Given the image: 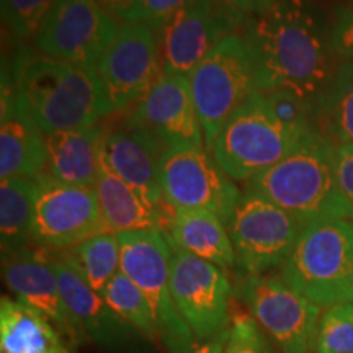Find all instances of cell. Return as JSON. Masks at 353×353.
I'll return each mask as SVG.
<instances>
[{
	"label": "cell",
	"mask_w": 353,
	"mask_h": 353,
	"mask_svg": "<svg viewBox=\"0 0 353 353\" xmlns=\"http://www.w3.org/2000/svg\"><path fill=\"white\" fill-rule=\"evenodd\" d=\"M242 33L257 61L259 92L290 90L316 108L341 64L322 8L312 0H280L249 17Z\"/></svg>",
	"instance_id": "obj_1"
},
{
	"label": "cell",
	"mask_w": 353,
	"mask_h": 353,
	"mask_svg": "<svg viewBox=\"0 0 353 353\" xmlns=\"http://www.w3.org/2000/svg\"><path fill=\"white\" fill-rule=\"evenodd\" d=\"M15 103L44 132L97 126L113 113L95 69L23 51L3 70Z\"/></svg>",
	"instance_id": "obj_2"
},
{
	"label": "cell",
	"mask_w": 353,
	"mask_h": 353,
	"mask_svg": "<svg viewBox=\"0 0 353 353\" xmlns=\"http://www.w3.org/2000/svg\"><path fill=\"white\" fill-rule=\"evenodd\" d=\"M303 226L327 218H348L335 179V143L319 131L311 132L272 169L245 185Z\"/></svg>",
	"instance_id": "obj_3"
},
{
	"label": "cell",
	"mask_w": 353,
	"mask_h": 353,
	"mask_svg": "<svg viewBox=\"0 0 353 353\" xmlns=\"http://www.w3.org/2000/svg\"><path fill=\"white\" fill-rule=\"evenodd\" d=\"M281 276L321 307L347 303L353 294V219L309 223L299 234Z\"/></svg>",
	"instance_id": "obj_4"
},
{
	"label": "cell",
	"mask_w": 353,
	"mask_h": 353,
	"mask_svg": "<svg viewBox=\"0 0 353 353\" xmlns=\"http://www.w3.org/2000/svg\"><path fill=\"white\" fill-rule=\"evenodd\" d=\"M307 134L283 125L262 92H255L221 128L210 152L232 180L249 182L288 156Z\"/></svg>",
	"instance_id": "obj_5"
},
{
	"label": "cell",
	"mask_w": 353,
	"mask_h": 353,
	"mask_svg": "<svg viewBox=\"0 0 353 353\" xmlns=\"http://www.w3.org/2000/svg\"><path fill=\"white\" fill-rule=\"evenodd\" d=\"M206 148L237 108L259 92L257 61L241 32L229 34L188 76Z\"/></svg>",
	"instance_id": "obj_6"
},
{
	"label": "cell",
	"mask_w": 353,
	"mask_h": 353,
	"mask_svg": "<svg viewBox=\"0 0 353 353\" xmlns=\"http://www.w3.org/2000/svg\"><path fill=\"white\" fill-rule=\"evenodd\" d=\"M117 236L120 242V270L148 299L162 347L167 353H193L196 337L172 299V245L167 236L157 229Z\"/></svg>",
	"instance_id": "obj_7"
},
{
	"label": "cell",
	"mask_w": 353,
	"mask_h": 353,
	"mask_svg": "<svg viewBox=\"0 0 353 353\" xmlns=\"http://www.w3.org/2000/svg\"><path fill=\"white\" fill-rule=\"evenodd\" d=\"M303 228L280 206L244 190L228 224L239 275H267L283 267Z\"/></svg>",
	"instance_id": "obj_8"
},
{
	"label": "cell",
	"mask_w": 353,
	"mask_h": 353,
	"mask_svg": "<svg viewBox=\"0 0 353 353\" xmlns=\"http://www.w3.org/2000/svg\"><path fill=\"white\" fill-rule=\"evenodd\" d=\"M161 190L175 210H201L229 224L242 192L208 149L165 148L161 159Z\"/></svg>",
	"instance_id": "obj_9"
},
{
	"label": "cell",
	"mask_w": 353,
	"mask_h": 353,
	"mask_svg": "<svg viewBox=\"0 0 353 353\" xmlns=\"http://www.w3.org/2000/svg\"><path fill=\"white\" fill-rule=\"evenodd\" d=\"M234 296L283 353H309L321 306L309 301L281 275L241 276Z\"/></svg>",
	"instance_id": "obj_10"
},
{
	"label": "cell",
	"mask_w": 353,
	"mask_h": 353,
	"mask_svg": "<svg viewBox=\"0 0 353 353\" xmlns=\"http://www.w3.org/2000/svg\"><path fill=\"white\" fill-rule=\"evenodd\" d=\"M170 293L198 341L228 332L234 296L224 268L172 247Z\"/></svg>",
	"instance_id": "obj_11"
},
{
	"label": "cell",
	"mask_w": 353,
	"mask_h": 353,
	"mask_svg": "<svg viewBox=\"0 0 353 353\" xmlns=\"http://www.w3.org/2000/svg\"><path fill=\"white\" fill-rule=\"evenodd\" d=\"M118 28L95 0H57L33 41L43 56L97 70Z\"/></svg>",
	"instance_id": "obj_12"
},
{
	"label": "cell",
	"mask_w": 353,
	"mask_h": 353,
	"mask_svg": "<svg viewBox=\"0 0 353 353\" xmlns=\"http://www.w3.org/2000/svg\"><path fill=\"white\" fill-rule=\"evenodd\" d=\"M247 19L221 0H192L157 32L162 74L190 76L224 38L244 28Z\"/></svg>",
	"instance_id": "obj_13"
},
{
	"label": "cell",
	"mask_w": 353,
	"mask_h": 353,
	"mask_svg": "<svg viewBox=\"0 0 353 353\" xmlns=\"http://www.w3.org/2000/svg\"><path fill=\"white\" fill-rule=\"evenodd\" d=\"M95 187H81L44 176L38 182L32 245L39 250H68L103 234Z\"/></svg>",
	"instance_id": "obj_14"
},
{
	"label": "cell",
	"mask_w": 353,
	"mask_h": 353,
	"mask_svg": "<svg viewBox=\"0 0 353 353\" xmlns=\"http://www.w3.org/2000/svg\"><path fill=\"white\" fill-rule=\"evenodd\" d=\"M113 112L136 105L162 76L159 34L151 26L125 21L97 65Z\"/></svg>",
	"instance_id": "obj_15"
},
{
	"label": "cell",
	"mask_w": 353,
	"mask_h": 353,
	"mask_svg": "<svg viewBox=\"0 0 353 353\" xmlns=\"http://www.w3.org/2000/svg\"><path fill=\"white\" fill-rule=\"evenodd\" d=\"M54 268L63 299L85 342L107 353H151V345L92 290L65 250H43Z\"/></svg>",
	"instance_id": "obj_16"
},
{
	"label": "cell",
	"mask_w": 353,
	"mask_h": 353,
	"mask_svg": "<svg viewBox=\"0 0 353 353\" xmlns=\"http://www.w3.org/2000/svg\"><path fill=\"white\" fill-rule=\"evenodd\" d=\"M128 121L151 131L165 148H205L188 76L162 74L131 110Z\"/></svg>",
	"instance_id": "obj_17"
},
{
	"label": "cell",
	"mask_w": 353,
	"mask_h": 353,
	"mask_svg": "<svg viewBox=\"0 0 353 353\" xmlns=\"http://www.w3.org/2000/svg\"><path fill=\"white\" fill-rule=\"evenodd\" d=\"M2 275L17 301L46 316L76 347L85 343L65 306L54 268L43 250L23 247L2 254Z\"/></svg>",
	"instance_id": "obj_18"
},
{
	"label": "cell",
	"mask_w": 353,
	"mask_h": 353,
	"mask_svg": "<svg viewBox=\"0 0 353 353\" xmlns=\"http://www.w3.org/2000/svg\"><path fill=\"white\" fill-rule=\"evenodd\" d=\"M165 145L151 131L126 121L105 132L101 159L123 182L154 205H165L161 190V159Z\"/></svg>",
	"instance_id": "obj_19"
},
{
	"label": "cell",
	"mask_w": 353,
	"mask_h": 353,
	"mask_svg": "<svg viewBox=\"0 0 353 353\" xmlns=\"http://www.w3.org/2000/svg\"><path fill=\"white\" fill-rule=\"evenodd\" d=\"M46 170V132L15 103L10 83L2 79L0 176L39 182Z\"/></svg>",
	"instance_id": "obj_20"
},
{
	"label": "cell",
	"mask_w": 353,
	"mask_h": 353,
	"mask_svg": "<svg viewBox=\"0 0 353 353\" xmlns=\"http://www.w3.org/2000/svg\"><path fill=\"white\" fill-rule=\"evenodd\" d=\"M97 200L105 232L121 234L132 231L165 232L172 206H157L130 187L101 159L99 179L95 183Z\"/></svg>",
	"instance_id": "obj_21"
},
{
	"label": "cell",
	"mask_w": 353,
	"mask_h": 353,
	"mask_svg": "<svg viewBox=\"0 0 353 353\" xmlns=\"http://www.w3.org/2000/svg\"><path fill=\"white\" fill-rule=\"evenodd\" d=\"M103 138L105 132L99 125L46 132V175L64 183L95 187Z\"/></svg>",
	"instance_id": "obj_22"
},
{
	"label": "cell",
	"mask_w": 353,
	"mask_h": 353,
	"mask_svg": "<svg viewBox=\"0 0 353 353\" xmlns=\"http://www.w3.org/2000/svg\"><path fill=\"white\" fill-rule=\"evenodd\" d=\"M164 234L174 249L218 265L224 270L236 267V254L228 226L213 213L172 208Z\"/></svg>",
	"instance_id": "obj_23"
},
{
	"label": "cell",
	"mask_w": 353,
	"mask_h": 353,
	"mask_svg": "<svg viewBox=\"0 0 353 353\" xmlns=\"http://www.w3.org/2000/svg\"><path fill=\"white\" fill-rule=\"evenodd\" d=\"M0 353H77L46 316L20 301H0Z\"/></svg>",
	"instance_id": "obj_24"
},
{
	"label": "cell",
	"mask_w": 353,
	"mask_h": 353,
	"mask_svg": "<svg viewBox=\"0 0 353 353\" xmlns=\"http://www.w3.org/2000/svg\"><path fill=\"white\" fill-rule=\"evenodd\" d=\"M38 182L6 179L0 183V241L2 254L32 245V226Z\"/></svg>",
	"instance_id": "obj_25"
},
{
	"label": "cell",
	"mask_w": 353,
	"mask_h": 353,
	"mask_svg": "<svg viewBox=\"0 0 353 353\" xmlns=\"http://www.w3.org/2000/svg\"><path fill=\"white\" fill-rule=\"evenodd\" d=\"M321 134L335 144H353V65L341 63L316 103Z\"/></svg>",
	"instance_id": "obj_26"
},
{
	"label": "cell",
	"mask_w": 353,
	"mask_h": 353,
	"mask_svg": "<svg viewBox=\"0 0 353 353\" xmlns=\"http://www.w3.org/2000/svg\"><path fill=\"white\" fill-rule=\"evenodd\" d=\"M85 281L103 294L112 278L120 272V242L117 234H99L65 250Z\"/></svg>",
	"instance_id": "obj_27"
},
{
	"label": "cell",
	"mask_w": 353,
	"mask_h": 353,
	"mask_svg": "<svg viewBox=\"0 0 353 353\" xmlns=\"http://www.w3.org/2000/svg\"><path fill=\"white\" fill-rule=\"evenodd\" d=\"M105 301L110 307L139 332L149 343H157L159 334L154 321L152 309L149 306L144 293L121 270L112 278L103 291Z\"/></svg>",
	"instance_id": "obj_28"
},
{
	"label": "cell",
	"mask_w": 353,
	"mask_h": 353,
	"mask_svg": "<svg viewBox=\"0 0 353 353\" xmlns=\"http://www.w3.org/2000/svg\"><path fill=\"white\" fill-rule=\"evenodd\" d=\"M311 353H353V303L334 304L322 312Z\"/></svg>",
	"instance_id": "obj_29"
},
{
	"label": "cell",
	"mask_w": 353,
	"mask_h": 353,
	"mask_svg": "<svg viewBox=\"0 0 353 353\" xmlns=\"http://www.w3.org/2000/svg\"><path fill=\"white\" fill-rule=\"evenodd\" d=\"M57 0H2V20L17 41L37 37L39 25Z\"/></svg>",
	"instance_id": "obj_30"
},
{
	"label": "cell",
	"mask_w": 353,
	"mask_h": 353,
	"mask_svg": "<svg viewBox=\"0 0 353 353\" xmlns=\"http://www.w3.org/2000/svg\"><path fill=\"white\" fill-rule=\"evenodd\" d=\"M263 95L268 108L283 125L306 134L319 131L316 123V108L299 95L290 90H273Z\"/></svg>",
	"instance_id": "obj_31"
},
{
	"label": "cell",
	"mask_w": 353,
	"mask_h": 353,
	"mask_svg": "<svg viewBox=\"0 0 353 353\" xmlns=\"http://www.w3.org/2000/svg\"><path fill=\"white\" fill-rule=\"evenodd\" d=\"M224 353H273V350L255 317L249 311L231 307V325Z\"/></svg>",
	"instance_id": "obj_32"
},
{
	"label": "cell",
	"mask_w": 353,
	"mask_h": 353,
	"mask_svg": "<svg viewBox=\"0 0 353 353\" xmlns=\"http://www.w3.org/2000/svg\"><path fill=\"white\" fill-rule=\"evenodd\" d=\"M192 0H138L128 21H138L161 32Z\"/></svg>",
	"instance_id": "obj_33"
},
{
	"label": "cell",
	"mask_w": 353,
	"mask_h": 353,
	"mask_svg": "<svg viewBox=\"0 0 353 353\" xmlns=\"http://www.w3.org/2000/svg\"><path fill=\"white\" fill-rule=\"evenodd\" d=\"M330 41L339 63L353 65V3L335 7L330 20Z\"/></svg>",
	"instance_id": "obj_34"
},
{
	"label": "cell",
	"mask_w": 353,
	"mask_h": 353,
	"mask_svg": "<svg viewBox=\"0 0 353 353\" xmlns=\"http://www.w3.org/2000/svg\"><path fill=\"white\" fill-rule=\"evenodd\" d=\"M335 179L348 216L353 219V144H335Z\"/></svg>",
	"instance_id": "obj_35"
},
{
	"label": "cell",
	"mask_w": 353,
	"mask_h": 353,
	"mask_svg": "<svg viewBox=\"0 0 353 353\" xmlns=\"http://www.w3.org/2000/svg\"><path fill=\"white\" fill-rule=\"evenodd\" d=\"M221 2H224L234 10L244 13L247 17H255L270 10L280 0H221Z\"/></svg>",
	"instance_id": "obj_36"
},
{
	"label": "cell",
	"mask_w": 353,
	"mask_h": 353,
	"mask_svg": "<svg viewBox=\"0 0 353 353\" xmlns=\"http://www.w3.org/2000/svg\"><path fill=\"white\" fill-rule=\"evenodd\" d=\"M99 6L108 12L113 19L128 21L130 15L134 10L138 0H95Z\"/></svg>",
	"instance_id": "obj_37"
},
{
	"label": "cell",
	"mask_w": 353,
	"mask_h": 353,
	"mask_svg": "<svg viewBox=\"0 0 353 353\" xmlns=\"http://www.w3.org/2000/svg\"><path fill=\"white\" fill-rule=\"evenodd\" d=\"M228 332L223 335H218V337L211 339V341L201 342L200 345L195 347L193 353H224V343H226Z\"/></svg>",
	"instance_id": "obj_38"
},
{
	"label": "cell",
	"mask_w": 353,
	"mask_h": 353,
	"mask_svg": "<svg viewBox=\"0 0 353 353\" xmlns=\"http://www.w3.org/2000/svg\"><path fill=\"white\" fill-rule=\"evenodd\" d=\"M350 303H353V294H352V299H350Z\"/></svg>",
	"instance_id": "obj_39"
}]
</instances>
